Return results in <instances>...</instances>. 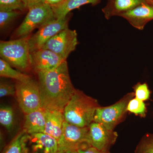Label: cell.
<instances>
[{
	"label": "cell",
	"mask_w": 153,
	"mask_h": 153,
	"mask_svg": "<svg viewBox=\"0 0 153 153\" xmlns=\"http://www.w3.org/2000/svg\"><path fill=\"white\" fill-rule=\"evenodd\" d=\"M127 110L142 117H145L146 113V107L144 102L136 97H134L129 101Z\"/></svg>",
	"instance_id": "obj_22"
},
{
	"label": "cell",
	"mask_w": 153,
	"mask_h": 153,
	"mask_svg": "<svg viewBox=\"0 0 153 153\" xmlns=\"http://www.w3.org/2000/svg\"><path fill=\"white\" fill-rule=\"evenodd\" d=\"M62 1L63 0H44V3L52 6L60 4Z\"/></svg>",
	"instance_id": "obj_29"
},
{
	"label": "cell",
	"mask_w": 153,
	"mask_h": 153,
	"mask_svg": "<svg viewBox=\"0 0 153 153\" xmlns=\"http://www.w3.org/2000/svg\"><path fill=\"white\" fill-rule=\"evenodd\" d=\"M28 146L30 153H56L58 150L57 140L44 133L30 135Z\"/></svg>",
	"instance_id": "obj_13"
},
{
	"label": "cell",
	"mask_w": 153,
	"mask_h": 153,
	"mask_svg": "<svg viewBox=\"0 0 153 153\" xmlns=\"http://www.w3.org/2000/svg\"><path fill=\"white\" fill-rule=\"evenodd\" d=\"M77 151V153H111L109 151L100 150L90 145L80 148Z\"/></svg>",
	"instance_id": "obj_27"
},
{
	"label": "cell",
	"mask_w": 153,
	"mask_h": 153,
	"mask_svg": "<svg viewBox=\"0 0 153 153\" xmlns=\"http://www.w3.org/2000/svg\"><path fill=\"white\" fill-rule=\"evenodd\" d=\"M20 15L16 10L0 11V27L3 29L5 27L13 20Z\"/></svg>",
	"instance_id": "obj_25"
},
{
	"label": "cell",
	"mask_w": 153,
	"mask_h": 153,
	"mask_svg": "<svg viewBox=\"0 0 153 153\" xmlns=\"http://www.w3.org/2000/svg\"><path fill=\"white\" fill-rule=\"evenodd\" d=\"M146 2L153 6V0H144Z\"/></svg>",
	"instance_id": "obj_31"
},
{
	"label": "cell",
	"mask_w": 153,
	"mask_h": 153,
	"mask_svg": "<svg viewBox=\"0 0 153 153\" xmlns=\"http://www.w3.org/2000/svg\"><path fill=\"white\" fill-rule=\"evenodd\" d=\"M78 44L76 30L67 28L51 38L41 49L50 50L66 60L68 55L76 49Z\"/></svg>",
	"instance_id": "obj_8"
},
{
	"label": "cell",
	"mask_w": 153,
	"mask_h": 153,
	"mask_svg": "<svg viewBox=\"0 0 153 153\" xmlns=\"http://www.w3.org/2000/svg\"><path fill=\"white\" fill-rule=\"evenodd\" d=\"M100 105L97 100L76 89L64 108V119L68 123L86 127L94 121L96 110Z\"/></svg>",
	"instance_id": "obj_2"
},
{
	"label": "cell",
	"mask_w": 153,
	"mask_h": 153,
	"mask_svg": "<svg viewBox=\"0 0 153 153\" xmlns=\"http://www.w3.org/2000/svg\"><path fill=\"white\" fill-rule=\"evenodd\" d=\"M100 2L101 0H63L60 4L51 7L55 18L63 19L66 18L68 13L72 10L88 4L97 5Z\"/></svg>",
	"instance_id": "obj_17"
},
{
	"label": "cell",
	"mask_w": 153,
	"mask_h": 153,
	"mask_svg": "<svg viewBox=\"0 0 153 153\" xmlns=\"http://www.w3.org/2000/svg\"><path fill=\"white\" fill-rule=\"evenodd\" d=\"M46 125V111L44 108L25 114L23 130L29 135L44 133Z\"/></svg>",
	"instance_id": "obj_16"
},
{
	"label": "cell",
	"mask_w": 153,
	"mask_h": 153,
	"mask_svg": "<svg viewBox=\"0 0 153 153\" xmlns=\"http://www.w3.org/2000/svg\"><path fill=\"white\" fill-rule=\"evenodd\" d=\"M134 94L135 97L143 101L148 100L150 96L151 91L149 88L148 84L146 82H138L134 85Z\"/></svg>",
	"instance_id": "obj_23"
},
{
	"label": "cell",
	"mask_w": 153,
	"mask_h": 153,
	"mask_svg": "<svg viewBox=\"0 0 153 153\" xmlns=\"http://www.w3.org/2000/svg\"><path fill=\"white\" fill-rule=\"evenodd\" d=\"M41 108L63 111L76 89L71 83L66 60L49 71L38 73Z\"/></svg>",
	"instance_id": "obj_1"
},
{
	"label": "cell",
	"mask_w": 153,
	"mask_h": 153,
	"mask_svg": "<svg viewBox=\"0 0 153 153\" xmlns=\"http://www.w3.org/2000/svg\"><path fill=\"white\" fill-rule=\"evenodd\" d=\"M29 36L16 40L1 41L0 56L10 66L22 71H28L31 66Z\"/></svg>",
	"instance_id": "obj_3"
},
{
	"label": "cell",
	"mask_w": 153,
	"mask_h": 153,
	"mask_svg": "<svg viewBox=\"0 0 153 153\" xmlns=\"http://www.w3.org/2000/svg\"><path fill=\"white\" fill-rule=\"evenodd\" d=\"M25 8L22 0H0V11H14Z\"/></svg>",
	"instance_id": "obj_24"
},
{
	"label": "cell",
	"mask_w": 153,
	"mask_h": 153,
	"mask_svg": "<svg viewBox=\"0 0 153 153\" xmlns=\"http://www.w3.org/2000/svg\"><path fill=\"white\" fill-rule=\"evenodd\" d=\"M16 96L19 106L25 114L41 108V93L38 82L32 77L17 81Z\"/></svg>",
	"instance_id": "obj_5"
},
{
	"label": "cell",
	"mask_w": 153,
	"mask_h": 153,
	"mask_svg": "<svg viewBox=\"0 0 153 153\" xmlns=\"http://www.w3.org/2000/svg\"><path fill=\"white\" fill-rule=\"evenodd\" d=\"M117 137L116 132L101 123L93 121L88 126V144L99 150L109 151Z\"/></svg>",
	"instance_id": "obj_10"
},
{
	"label": "cell",
	"mask_w": 153,
	"mask_h": 153,
	"mask_svg": "<svg viewBox=\"0 0 153 153\" xmlns=\"http://www.w3.org/2000/svg\"><path fill=\"white\" fill-rule=\"evenodd\" d=\"M25 8L30 9L34 6L44 3V0H22Z\"/></svg>",
	"instance_id": "obj_28"
},
{
	"label": "cell",
	"mask_w": 153,
	"mask_h": 153,
	"mask_svg": "<svg viewBox=\"0 0 153 153\" xmlns=\"http://www.w3.org/2000/svg\"><path fill=\"white\" fill-rule=\"evenodd\" d=\"M29 137L30 135L22 130L6 145L1 153H30Z\"/></svg>",
	"instance_id": "obj_18"
},
{
	"label": "cell",
	"mask_w": 153,
	"mask_h": 153,
	"mask_svg": "<svg viewBox=\"0 0 153 153\" xmlns=\"http://www.w3.org/2000/svg\"><path fill=\"white\" fill-rule=\"evenodd\" d=\"M88 126L79 127L64 121L62 134L58 140V150H76L88 143Z\"/></svg>",
	"instance_id": "obj_7"
},
{
	"label": "cell",
	"mask_w": 153,
	"mask_h": 153,
	"mask_svg": "<svg viewBox=\"0 0 153 153\" xmlns=\"http://www.w3.org/2000/svg\"><path fill=\"white\" fill-rule=\"evenodd\" d=\"M144 2V0H108L102 11L105 19L109 20L113 17H120Z\"/></svg>",
	"instance_id": "obj_14"
},
{
	"label": "cell",
	"mask_w": 153,
	"mask_h": 153,
	"mask_svg": "<svg viewBox=\"0 0 153 153\" xmlns=\"http://www.w3.org/2000/svg\"><path fill=\"white\" fill-rule=\"evenodd\" d=\"M134 153H153V134H147L143 137L137 145Z\"/></svg>",
	"instance_id": "obj_21"
},
{
	"label": "cell",
	"mask_w": 153,
	"mask_h": 153,
	"mask_svg": "<svg viewBox=\"0 0 153 153\" xmlns=\"http://www.w3.org/2000/svg\"><path fill=\"white\" fill-rule=\"evenodd\" d=\"M0 76L16 79L17 81H24L31 78V76L21 71H17L4 60L0 59Z\"/></svg>",
	"instance_id": "obj_19"
},
{
	"label": "cell",
	"mask_w": 153,
	"mask_h": 153,
	"mask_svg": "<svg viewBox=\"0 0 153 153\" xmlns=\"http://www.w3.org/2000/svg\"><path fill=\"white\" fill-rule=\"evenodd\" d=\"M16 85L5 82L1 81L0 83V97L16 95Z\"/></svg>",
	"instance_id": "obj_26"
},
{
	"label": "cell",
	"mask_w": 153,
	"mask_h": 153,
	"mask_svg": "<svg viewBox=\"0 0 153 153\" xmlns=\"http://www.w3.org/2000/svg\"><path fill=\"white\" fill-rule=\"evenodd\" d=\"M120 17L126 19L134 28L143 30L149 22L153 20V6L143 3Z\"/></svg>",
	"instance_id": "obj_12"
},
{
	"label": "cell",
	"mask_w": 153,
	"mask_h": 153,
	"mask_svg": "<svg viewBox=\"0 0 153 153\" xmlns=\"http://www.w3.org/2000/svg\"><path fill=\"white\" fill-rule=\"evenodd\" d=\"M56 153H77V151L76 150H61L57 151Z\"/></svg>",
	"instance_id": "obj_30"
},
{
	"label": "cell",
	"mask_w": 153,
	"mask_h": 153,
	"mask_svg": "<svg viewBox=\"0 0 153 153\" xmlns=\"http://www.w3.org/2000/svg\"><path fill=\"white\" fill-rule=\"evenodd\" d=\"M23 22L16 30L17 37L29 36L35 29H39L47 22L55 19L52 7L43 3L31 8Z\"/></svg>",
	"instance_id": "obj_6"
},
{
	"label": "cell",
	"mask_w": 153,
	"mask_h": 153,
	"mask_svg": "<svg viewBox=\"0 0 153 153\" xmlns=\"http://www.w3.org/2000/svg\"><path fill=\"white\" fill-rule=\"evenodd\" d=\"M68 19H55L47 22L29 39L30 52L41 49L44 44L56 34L68 28Z\"/></svg>",
	"instance_id": "obj_9"
},
{
	"label": "cell",
	"mask_w": 153,
	"mask_h": 153,
	"mask_svg": "<svg viewBox=\"0 0 153 153\" xmlns=\"http://www.w3.org/2000/svg\"><path fill=\"white\" fill-rule=\"evenodd\" d=\"M0 123L9 132L13 128V110L9 105H1L0 108Z\"/></svg>",
	"instance_id": "obj_20"
},
{
	"label": "cell",
	"mask_w": 153,
	"mask_h": 153,
	"mask_svg": "<svg viewBox=\"0 0 153 153\" xmlns=\"http://www.w3.org/2000/svg\"><path fill=\"white\" fill-rule=\"evenodd\" d=\"M31 66L37 73L52 70L65 61L48 49H41L30 52Z\"/></svg>",
	"instance_id": "obj_11"
},
{
	"label": "cell",
	"mask_w": 153,
	"mask_h": 153,
	"mask_svg": "<svg viewBox=\"0 0 153 153\" xmlns=\"http://www.w3.org/2000/svg\"><path fill=\"white\" fill-rule=\"evenodd\" d=\"M135 96L134 92L128 93L117 102L110 106H99L94 114V122L101 123L108 128L114 130L128 112V105Z\"/></svg>",
	"instance_id": "obj_4"
},
{
	"label": "cell",
	"mask_w": 153,
	"mask_h": 153,
	"mask_svg": "<svg viewBox=\"0 0 153 153\" xmlns=\"http://www.w3.org/2000/svg\"><path fill=\"white\" fill-rule=\"evenodd\" d=\"M46 125L44 133L58 140L62 134L64 119L63 111L46 110Z\"/></svg>",
	"instance_id": "obj_15"
}]
</instances>
